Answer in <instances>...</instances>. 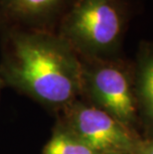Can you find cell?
<instances>
[{
  "instance_id": "1",
  "label": "cell",
  "mask_w": 153,
  "mask_h": 154,
  "mask_svg": "<svg viewBox=\"0 0 153 154\" xmlns=\"http://www.w3.org/2000/svg\"><path fill=\"white\" fill-rule=\"evenodd\" d=\"M0 72L12 86L54 107L69 106L83 91L80 56L60 35L47 31L9 32Z\"/></svg>"
},
{
  "instance_id": "2",
  "label": "cell",
  "mask_w": 153,
  "mask_h": 154,
  "mask_svg": "<svg viewBox=\"0 0 153 154\" xmlns=\"http://www.w3.org/2000/svg\"><path fill=\"white\" fill-rule=\"evenodd\" d=\"M125 23L121 0H74L59 35L80 57L109 58L121 42Z\"/></svg>"
},
{
  "instance_id": "3",
  "label": "cell",
  "mask_w": 153,
  "mask_h": 154,
  "mask_svg": "<svg viewBox=\"0 0 153 154\" xmlns=\"http://www.w3.org/2000/svg\"><path fill=\"white\" fill-rule=\"evenodd\" d=\"M81 58L83 91L94 106L136 132L139 110L133 68L112 58Z\"/></svg>"
},
{
  "instance_id": "4",
  "label": "cell",
  "mask_w": 153,
  "mask_h": 154,
  "mask_svg": "<svg viewBox=\"0 0 153 154\" xmlns=\"http://www.w3.org/2000/svg\"><path fill=\"white\" fill-rule=\"evenodd\" d=\"M63 128L99 154L136 153L142 139L105 110L78 101L67 106Z\"/></svg>"
},
{
  "instance_id": "5",
  "label": "cell",
  "mask_w": 153,
  "mask_h": 154,
  "mask_svg": "<svg viewBox=\"0 0 153 154\" xmlns=\"http://www.w3.org/2000/svg\"><path fill=\"white\" fill-rule=\"evenodd\" d=\"M133 77L139 116L153 129V43H145L139 49Z\"/></svg>"
},
{
  "instance_id": "6",
  "label": "cell",
  "mask_w": 153,
  "mask_h": 154,
  "mask_svg": "<svg viewBox=\"0 0 153 154\" xmlns=\"http://www.w3.org/2000/svg\"><path fill=\"white\" fill-rule=\"evenodd\" d=\"M69 0H0V14L17 22H40L57 15Z\"/></svg>"
},
{
  "instance_id": "7",
  "label": "cell",
  "mask_w": 153,
  "mask_h": 154,
  "mask_svg": "<svg viewBox=\"0 0 153 154\" xmlns=\"http://www.w3.org/2000/svg\"><path fill=\"white\" fill-rule=\"evenodd\" d=\"M43 154H99L65 128L57 129L44 148Z\"/></svg>"
},
{
  "instance_id": "8",
  "label": "cell",
  "mask_w": 153,
  "mask_h": 154,
  "mask_svg": "<svg viewBox=\"0 0 153 154\" xmlns=\"http://www.w3.org/2000/svg\"><path fill=\"white\" fill-rule=\"evenodd\" d=\"M136 154H153V135L149 138L141 139Z\"/></svg>"
},
{
  "instance_id": "9",
  "label": "cell",
  "mask_w": 153,
  "mask_h": 154,
  "mask_svg": "<svg viewBox=\"0 0 153 154\" xmlns=\"http://www.w3.org/2000/svg\"><path fill=\"white\" fill-rule=\"evenodd\" d=\"M106 154H136L135 152H112V153H106Z\"/></svg>"
}]
</instances>
